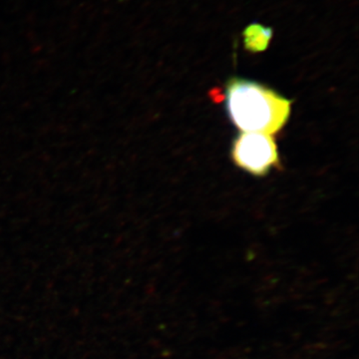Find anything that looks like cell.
<instances>
[{
  "label": "cell",
  "instance_id": "obj_3",
  "mask_svg": "<svg viewBox=\"0 0 359 359\" xmlns=\"http://www.w3.org/2000/svg\"><path fill=\"white\" fill-rule=\"evenodd\" d=\"M245 35V47L249 50L262 51L268 46L271 39V29H266L261 25H252L248 28Z\"/></svg>",
  "mask_w": 359,
  "mask_h": 359
},
{
  "label": "cell",
  "instance_id": "obj_1",
  "mask_svg": "<svg viewBox=\"0 0 359 359\" xmlns=\"http://www.w3.org/2000/svg\"><path fill=\"white\" fill-rule=\"evenodd\" d=\"M224 102L233 124L242 132L278 133L289 121L292 101L263 84L241 77L229 79Z\"/></svg>",
  "mask_w": 359,
  "mask_h": 359
},
{
  "label": "cell",
  "instance_id": "obj_2",
  "mask_svg": "<svg viewBox=\"0 0 359 359\" xmlns=\"http://www.w3.org/2000/svg\"><path fill=\"white\" fill-rule=\"evenodd\" d=\"M231 159L241 169L254 176L268 175L280 167V157L271 135L242 132L233 140Z\"/></svg>",
  "mask_w": 359,
  "mask_h": 359
}]
</instances>
